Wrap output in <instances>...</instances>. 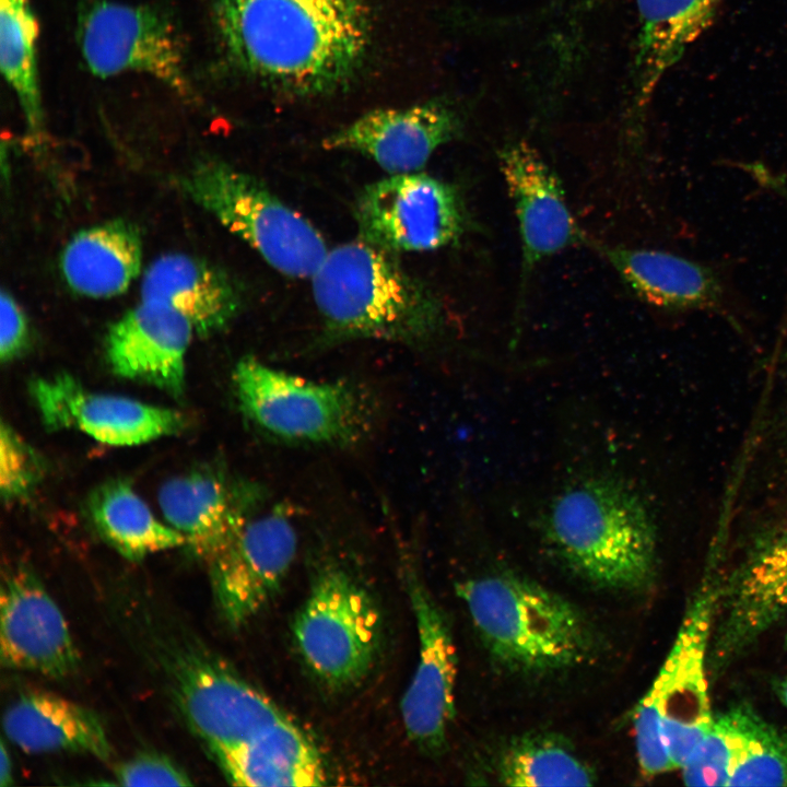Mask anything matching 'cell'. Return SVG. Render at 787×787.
I'll return each mask as SVG.
<instances>
[{
    "instance_id": "obj_25",
    "label": "cell",
    "mask_w": 787,
    "mask_h": 787,
    "mask_svg": "<svg viewBox=\"0 0 787 787\" xmlns=\"http://www.w3.org/2000/svg\"><path fill=\"white\" fill-rule=\"evenodd\" d=\"M141 261L139 228L113 220L77 233L64 247L60 266L74 292L96 298L124 293L139 274Z\"/></svg>"
},
{
    "instance_id": "obj_20",
    "label": "cell",
    "mask_w": 787,
    "mask_h": 787,
    "mask_svg": "<svg viewBox=\"0 0 787 787\" xmlns=\"http://www.w3.org/2000/svg\"><path fill=\"white\" fill-rule=\"evenodd\" d=\"M601 254L633 293L648 305L670 312H728L733 306L717 268L665 250L610 247L595 240Z\"/></svg>"
},
{
    "instance_id": "obj_32",
    "label": "cell",
    "mask_w": 787,
    "mask_h": 787,
    "mask_svg": "<svg viewBox=\"0 0 787 787\" xmlns=\"http://www.w3.org/2000/svg\"><path fill=\"white\" fill-rule=\"evenodd\" d=\"M0 301V359L2 362H9L26 349L30 341V329L24 312L9 292L2 290Z\"/></svg>"
},
{
    "instance_id": "obj_21",
    "label": "cell",
    "mask_w": 787,
    "mask_h": 787,
    "mask_svg": "<svg viewBox=\"0 0 787 787\" xmlns=\"http://www.w3.org/2000/svg\"><path fill=\"white\" fill-rule=\"evenodd\" d=\"M157 497L166 521L209 572L235 547L244 518L219 473L198 469L176 475L160 488Z\"/></svg>"
},
{
    "instance_id": "obj_30",
    "label": "cell",
    "mask_w": 787,
    "mask_h": 787,
    "mask_svg": "<svg viewBox=\"0 0 787 787\" xmlns=\"http://www.w3.org/2000/svg\"><path fill=\"white\" fill-rule=\"evenodd\" d=\"M122 786H190V777L168 757L157 753H141L116 768Z\"/></svg>"
},
{
    "instance_id": "obj_28",
    "label": "cell",
    "mask_w": 787,
    "mask_h": 787,
    "mask_svg": "<svg viewBox=\"0 0 787 787\" xmlns=\"http://www.w3.org/2000/svg\"><path fill=\"white\" fill-rule=\"evenodd\" d=\"M504 785L522 787L591 786L595 775L567 744L549 735L515 740L497 763Z\"/></svg>"
},
{
    "instance_id": "obj_33",
    "label": "cell",
    "mask_w": 787,
    "mask_h": 787,
    "mask_svg": "<svg viewBox=\"0 0 787 787\" xmlns=\"http://www.w3.org/2000/svg\"><path fill=\"white\" fill-rule=\"evenodd\" d=\"M12 762L8 750L5 749L4 742H1L0 752V786L4 787L12 784L13 771Z\"/></svg>"
},
{
    "instance_id": "obj_27",
    "label": "cell",
    "mask_w": 787,
    "mask_h": 787,
    "mask_svg": "<svg viewBox=\"0 0 787 787\" xmlns=\"http://www.w3.org/2000/svg\"><path fill=\"white\" fill-rule=\"evenodd\" d=\"M38 23L31 0H0V67L23 111L30 136L43 140L37 62Z\"/></svg>"
},
{
    "instance_id": "obj_14",
    "label": "cell",
    "mask_w": 787,
    "mask_h": 787,
    "mask_svg": "<svg viewBox=\"0 0 787 787\" xmlns=\"http://www.w3.org/2000/svg\"><path fill=\"white\" fill-rule=\"evenodd\" d=\"M289 512L244 520L232 551L209 572L219 611L233 627L254 618L279 591L297 551Z\"/></svg>"
},
{
    "instance_id": "obj_11",
    "label": "cell",
    "mask_w": 787,
    "mask_h": 787,
    "mask_svg": "<svg viewBox=\"0 0 787 787\" xmlns=\"http://www.w3.org/2000/svg\"><path fill=\"white\" fill-rule=\"evenodd\" d=\"M354 216L360 238L395 254L438 249L466 227L457 189L420 172L389 174L365 186Z\"/></svg>"
},
{
    "instance_id": "obj_23",
    "label": "cell",
    "mask_w": 787,
    "mask_h": 787,
    "mask_svg": "<svg viewBox=\"0 0 787 787\" xmlns=\"http://www.w3.org/2000/svg\"><path fill=\"white\" fill-rule=\"evenodd\" d=\"M8 739L27 753L75 752L102 761L111 755V745L97 714L54 693L21 694L2 718Z\"/></svg>"
},
{
    "instance_id": "obj_3",
    "label": "cell",
    "mask_w": 787,
    "mask_h": 787,
    "mask_svg": "<svg viewBox=\"0 0 787 787\" xmlns=\"http://www.w3.org/2000/svg\"><path fill=\"white\" fill-rule=\"evenodd\" d=\"M543 531L556 555L596 586L637 590L653 578L655 526L619 477L589 474L562 488L545 510Z\"/></svg>"
},
{
    "instance_id": "obj_16",
    "label": "cell",
    "mask_w": 787,
    "mask_h": 787,
    "mask_svg": "<svg viewBox=\"0 0 787 787\" xmlns=\"http://www.w3.org/2000/svg\"><path fill=\"white\" fill-rule=\"evenodd\" d=\"M460 109L446 98L371 110L322 141L327 150L372 158L388 174L420 172L433 153L463 130Z\"/></svg>"
},
{
    "instance_id": "obj_7",
    "label": "cell",
    "mask_w": 787,
    "mask_h": 787,
    "mask_svg": "<svg viewBox=\"0 0 787 787\" xmlns=\"http://www.w3.org/2000/svg\"><path fill=\"white\" fill-rule=\"evenodd\" d=\"M233 384L244 413L281 439L352 445L374 424V401L350 381L309 380L245 357L235 366Z\"/></svg>"
},
{
    "instance_id": "obj_2",
    "label": "cell",
    "mask_w": 787,
    "mask_h": 787,
    "mask_svg": "<svg viewBox=\"0 0 787 787\" xmlns=\"http://www.w3.org/2000/svg\"><path fill=\"white\" fill-rule=\"evenodd\" d=\"M227 60L281 91L318 95L343 86L371 43L368 0H212Z\"/></svg>"
},
{
    "instance_id": "obj_26",
    "label": "cell",
    "mask_w": 787,
    "mask_h": 787,
    "mask_svg": "<svg viewBox=\"0 0 787 787\" xmlns=\"http://www.w3.org/2000/svg\"><path fill=\"white\" fill-rule=\"evenodd\" d=\"M98 533L129 561L179 547L184 536L157 518L129 482L113 480L98 485L87 502Z\"/></svg>"
},
{
    "instance_id": "obj_22",
    "label": "cell",
    "mask_w": 787,
    "mask_h": 787,
    "mask_svg": "<svg viewBox=\"0 0 787 787\" xmlns=\"http://www.w3.org/2000/svg\"><path fill=\"white\" fill-rule=\"evenodd\" d=\"M141 297L175 308L201 337L224 330L243 306L242 293L228 273L185 254H168L153 261L143 275Z\"/></svg>"
},
{
    "instance_id": "obj_12",
    "label": "cell",
    "mask_w": 787,
    "mask_h": 787,
    "mask_svg": "<svg viewBox=\"0 0 787 787\" xmlns=\"http://www.w3.org/2000/svg\"><path fill=\"white\" fill-rule=\"evenodd\" d=\"M406 590L419 638L413 677L401 700L409 740L430 755L442 753L455 715L457 656L446 614L414 567H404Z\"/></svg>"
},
{
    "instance_id": "obj_19",
    "label": "cell",
    "mask_w": 787,
    "mask_h": 787,
    "mask_svg": "<svg viewBox=\"0 0 787 787\" xmlns=\"http://www.w3.org/2000/svg\"><path fill=\"white\" fill-rule=\"evenodd\" d=\"M193 332L189 319L175 308L142 299L108 328L106 360L114 374L178 398L185 390V360Z\"/></svg>"
},
{
    "instance_id": "obj_29",
    "label": "cell",
    "mask_w": 787,
    "mask_h": 787,
    "mask_svg": "<svg viewBox=\"0 0 787 787\" xmlns=\"http://www.w3.org/2000/svg\"><path fill=\"white\" fill-rule=\"evenodd\" d=\"M42 463L35 451L5 422L0 430V489L4 500L25 496L38 482Z\"/></svg>"
},
{
    "instance_id": "obj_9",
    "label": "cell",
    "mask_w": 787,
    "mask_h": 787,
    "mask_svg": "<svg viewBox=\"0 0 787 787\" xmlns=\"http://www.w3.org/2000/svg\"><path fill=\"white\" fill-rule=\"evenodd\" d=\"M292 633L314 676L329 688L345 689L373 669L383 621L369 591L344 566L328 563L295 614Z\"/></svg>"
},
{
    "instance_id": "obj_1",
    "label": "cell",
    "mask_w": 787,
    "mask_h": 787,
    "mask_svg": "<svg viewBox=\"0 0 787 787\" xmlns=\"http://www.w3.org/2000/svg\"><path fill=\"white\" fill-rule=\"evenodd\" d=\"M175 704L226 779L236 786L327 783L310 737L227 662L193 642L161 647Z\"/></svg>"
},
{
    "instance_id": "obj_8",
    "label": "cell",
    "mask_w": 787,
    "mask_h": 787,
    "mask_svg": "<svg viewBox=\"0 0 787 787\" xmlns=\"http://www.w3.org/2000/svg\"><path fill=\"white\" fill-rule=\"evenodd\" d=\"M178 184L193 202L286 277L312 278L328 252L310 222L254 176L223 161H199Z\"/></svg>"
},
{
    "instance_id": "obj_15",
    "label": "cell",
    "mask_w": 787,
    "mask_h": 787,
    "mask_svg": "<svg viewBox=\"0 0 787 787\" xmlns=\"http://www.w3.org/2000/svg\"><path fill=\"white\" fill-rule=\"evenodd\" d=\"M0 661L3 668L52 679L75 672L79 654L66 619L33 571L4 574L0 595Z\"/></svg>"
},
{
    "instance_id": "obj_5",
    "label": "cell",
    "mask_w": 787,
    "mask_h": 787,
    "mask_svg": "<svg viewBox=\"0 0 787 787\" xmlns=\"http://www.w3.org/2000/svg\"><path fill=\"white\" fill-rule=\"evenodd\" d=\"M456 591L490 654L508 669L562 670L585 661L592 649L583 613L532 580L495 574L461 582Z\"/></svg>"
},
{
    "instance_id": "obj_18",
    "label": "cell",
    "mask_w": 787,
    "mask_h": 787,
    "mask_svg": "<svg viewBox=\"0 0 787 787\" xmlns=\"http://www.w3.org/2000/svg\"><path fill=\"white\" fill-rule=\"evenodd\" d=\"M498 161L518 223L524 289L537 263L590 239L572 215L557 176L533 146L507 142Z\"/></svg>"
},
{
    "instance_id": "obj_17",
    "label": "cell",
    "mask_w": 787,
    "mask_h": 787,
    "mask_svg": "<svg viewBox=\"0 0 787 787\" xmlns=\"http://www.w3.org/2000/svg\"><path fill=\"white\" fill-rule=\"evenodd\" d=\"M681 768L689 786H787V736L736 706L714 717Z\"/></svg>"
},
{
    "instance_id": "obj_4",
    "label": "cell",
    "mask_w": 787,
    "mask_h": 787,
    "mask_svg": "<svg viewBox=\"0 0 787 787\" xmlns=\"http://www.w3.org/2000/svg\"><path fill=\"white\" fill-rule=\"evenodd\" d=\"M310 279L330 340L418 343L443 326V307L433 292L395 252L360 237L328 250Z\"/></svg>"
},
{
    "instance_id": "obj_10",
    "label": "cell",
    "mask_w": 787,
    "mask_h": 787,
    "mask_svg": "<svg viewBox=\"0 0 787 787\" xmlns=\"http://www.w3.org/2000/svg\"><path fill=\"white\" fill-rule=\"evenodd\" d=\"M77 37L81 56L95 77L146 74L184 99L196 98L186 40L166 9L90 0L79 11Z\"/></svg>"
},
{
    "instance_id": "obj_24",
    "label": "cell",
    "mask_w": 787,
    "mask_h": 787,
    "mask_svg": "<svg viewBox=\"0 0 787 787\" xmlns=\"http://www.w3.org/2000/svg\"><path fill=\"white\" fill-rule=\"evenodd\" d=\"M723 0H636L638 34L633 81L644 105L686 47L713 23Z\"/></svg>"
},
{
    "instance_id": "obj_34",
    "label": "cell",
    "mask_w": 787,
    "mask_h": 787,
    "mask_svg": "<svg viewBox=\"0 0 787 787\" xmlns=\"http://www.w3.org/2000/svg\"><path fill=\"white\" fill-rule=\"evenodd\" d=\"M777 693L780 701L787 707V678L778 684Z\"/></svg>"
},
{
    "instance_id": "obj_13",
    "label": "cell",
    "mask_w": 787,
    "mask_h": 787,
    "mask_svg": "<svg viewBox=\"0 0 787 787\" xmlns=\"http://www.w3.org/2000/svg\"><path fill=\"white\" fill-rule=\"evenodd\" d=\"M31 393L46 427L78 430L113 446H133L177 434L186 424L176 410L86 389L74 377L36 378Z\"/></svg>"
},
{
    "instance_id": "obj_6",
    "label": "cell",
    "mask_w": 787,
    "mask_h": 787,
    "mask_svg": "<svg viewBox=\"0 0 787 787\" xmlns=\"http://www.w3.org/2000/svg\"><path fill=\"white\" fill-rule=\"evenodd\" d=\"M716 598L714 586L700 589L662 667L635 707L636 751L646 776L681 768L713 723L705 663Z\"/></svg>"
},
{
    "instance_id": "obj_31",
    "label": "cell",
    "mask_w": 787,
    "mask_h": 787,
    "mask_svg": "<svg viewBox=\"0 0 787 787\" xmlns=\"http://www.w3.org/2000/svg\"><path fill=\"white\" fill-rule=\"evenodd\" d=\"M787 584V537L770 544L753 561L743 583L742 598Z\"/></svg>"
}]
</instances>
